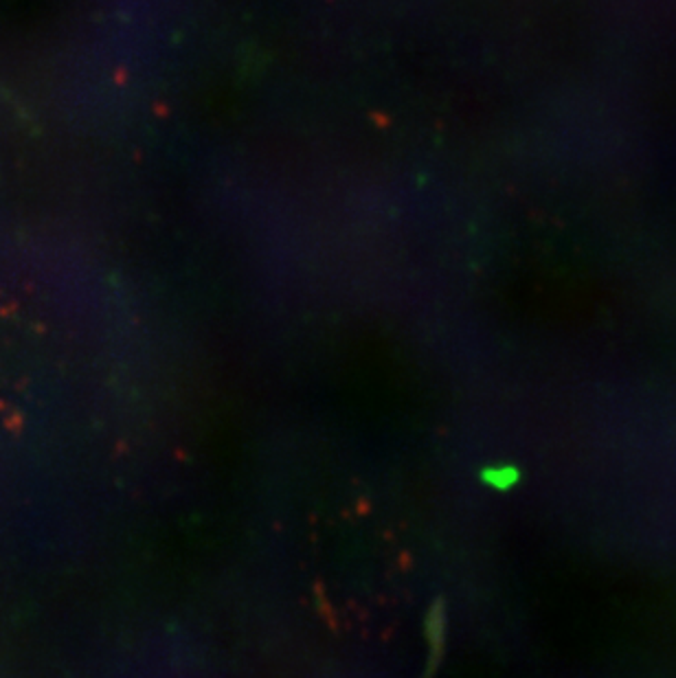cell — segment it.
Instances as JSON below:
<instances>
[{
	"instance_id": "cell-1",
	"label": "cell",
	"mask_w": 676,
	"mask_h": 678,
	"mask_svg": "<svg viewBox=\"0 0 676 678\" xmlns=\"http://www.w3.org/2000/svg\"><path fill=\"white\" fill-rule=\"evenodd\" d=\"M483 481L494 490H508L518 481V467H514V465L490 467L483 472Z\"/></svg>"
}]
</instances>
